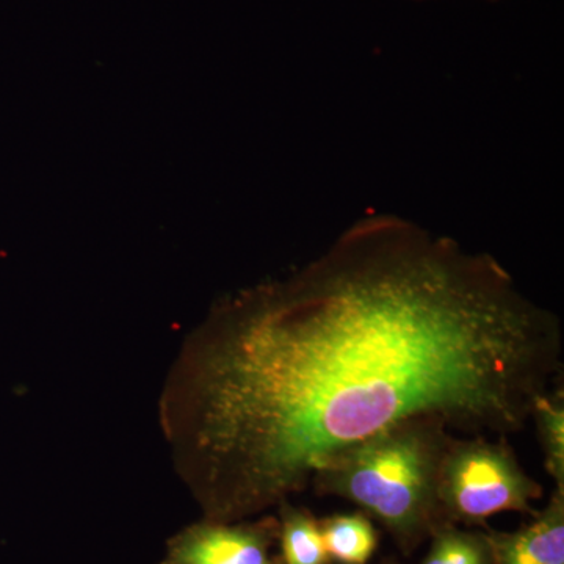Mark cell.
I'll list each match as a JSON object with an SVG mask.
<instances>
[{
  "label": "cell",
  "instance_id": "obj_1",
  "mask_svg": "<svg viewBox=\"0 0 564 564\" xmlns=\"http://www.w3.org/2000/svg\"><path fill=\"white\" fill-rule=\"evenodd\" d=\"M562 370L558 318L494 259L369 223L218 303L182 344L159 415L181 480L210 519L232 521L408 419L519 433Z\"/></svg>",
  "mask_w": 564,
  "mask_h": 564
},
{
  "label": "cell",
  "instance_id": "obj_2",
  "mask_svg": "<svg viewBox=\"0 0 564 564\" xmlns=\"http://www.w3.org/2000/svg\"><path fill=\"white\" fill-rule=\"evenodd\" d=\"M448 430L441 419H408L334 455L311 484L359 505L411 547L443 516L437 484Z\"/></svg>",
  "mask_w": 564,
  "mask_h": 564
},
{
  "label": "cell",
  "instance_id": "obj_3",
  "mask_svg": "<svg viewBox=\"0 0 564 564\" xmlns=\"http://www.w3.org/2000/svg\"><path fill=\"white\" fill-rule=\"evenodd\" d=\"M443 516L484 522L503 511H530L543 486L525 473L511 445L499 437L455 440L445 451L437 484Z\"/></svg>",
  "mask_w": 564,
  "mask_h": 564
},
{
  "label": "cell",
  "instance_id": "obj_4",
  "mask_svg": "<svg viewBox=\"0 0 564 564\" xmlns=\"http://www.w3.org/2000/svg\"><path fill=\"white\" fill-rule=\"evenodd\" d=\"M162 564H276L270 540L258 527L232 525L229 521L193 524L169 543Z\"/></svg>",
  "mask_w": 564,
  "mask_h": 564
},
{
  "label": "cell",
  "instance_id": "obj_5",
  "mask_svg": "<svg viewBox=\"0 0 564 564\" xmlns=\"http://www.w3.org/2000/svg\"><path fill=\"white\" fill-rule=\"evenodd\" d=\"M488 541L497 564H564V491L555 489L532 524L514 533L492 534Z\"/></svg>",
  "mask_w": 564,
  "mask_h": 564
},
{
  "label": "cell",
  "instance_id": "obj_6",
  "mask_svg": "<svg viewBox=\"0 0 564 564\" xmlns=\"http://www.w3.org/2000/svg\"><path fill=\"white\" fill-rule=\"evenodd\" d=\"M321 529L329 558L343 564H366L372 558L378 538L366 516H333Z\"/></svg>",
  "mask_w": 564,
  "mask_h": 564
},
{
  "label": "cell",
  "instance_id": "obj_7",
  "mask_svg": "<svg viewBox=\"0 0 564 564\" xmlns=\"http://www.w3.org/2000/svg\"><path fill=\"white\" fill-rule=\"evenodd\" d=\"M543 448L544 467L555 489L564 491V391L563 386L541 393L534 402L532 417Z\"/></svg>",
  "mask_w": 564,
  "mask_h": 564
},
{
  "label": "cell",
  "instance_id": "obj_8",
  "mask_svg": "<svg viewBox=\"0 0 564 564\" xmlns=\"http://www.w3.org/2000/svg\"><path fill=\"white\" fill-rule=\"evenodd\" d=\"M281 543L284 564H326L328 552L321 524L307 511L281 503Z\"/></svg>",
  "mask_w": 564,
  "mask_h": 564
},
{
  "label": "cell",
  "instance_id": "obj_9",
  "mask_svg": "<svg viewBox=\"0 0 564 564\" xmlns=\"http://www.w3.org/2000/svg\"><path fill=\"white\" fill-rule=\"evenodd\" d=\"M488 538L443 529L434 536L432 549L422 564H491Z\"/></svg>",
  "mask_w": 564,
  "mask_h": 564
}]
</instances>
